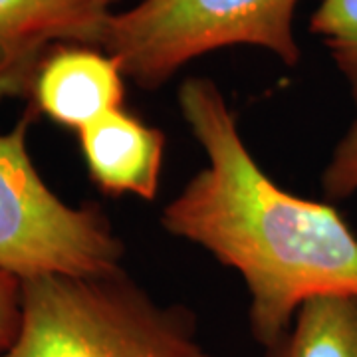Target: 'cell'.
Here are the masks:
<instances>
[{"instance_id": "1", "label": "cell", "mask_w": 357, "mask_h": 357, "mask_svg": "<svg viewBox=\"0 0 357 357\" xmlns=\"http://www.w3.org/2000/svg\"><path fill=\"white\" fill-rule=\"evenodd\" d=\"M177 102L206 167L163 208L161 225L243 276L256 342H276L312 298L357 296V236L342 215L268 177L213 79H185Z\"/></svg>"}, {"instance_id": "2", "label": "cell", "mask_w": 357, "mask_h": 357, "mask_svg": "<svg viewBox=\"0 0 357 357\" xmlns=\"http://www.w3.org/2000/svg\"><path fill=\"white\" fill-rule=\"evenodd\" d=\"M0 357H215L181 306H161L123 270L22 282V321Z\"/></svg>"}, {"instance_id": "3", "label": "cell", "mask_w": 357, "mask_h": 357, "mask_svg": "<svg viewBox=\"0 0 357 357\" xmlns=\"http://www.w3.org/2000/svg\"><path fill=\"white\" fill-rule=\"evenodd\" d=\"M300 0H135L112 16L102 48L126 77L157 89L204 54L250 46L282 64L300 62L294 16Z\"/></svg>"}, {"instance_id": "4", "label": "cell", "mask_w": 357, "mask_h": 357, "mask_svg": "<svg viewBox=\"0 0 357 357\" xmlns=\"http://www.w3.org/2000/svg\"><path fill=\"white\" fill-rule=\"evenodd\" d=\"M36 112L0 133V268L20 280L103 276L121 270L123 243L98 206L66 204L26 147Z\"/></svg>"}, {"instance_id": "5", "label": "cell", "mask_w": 357, "mask_h": 357, "mask_svg": "<svg viewBox=\"0 0 357 357\" xmlns=\"http://www.w3.org/2000/svg\"><path fill=\"white\" fill-rule=\"evenodd\" d=\"M119 0H0V100L30 96L44 56L58 44L102 48Z\"/></svg>"}, {"instance_id": "6", "label": "cell", "mask_w": 357, "mask_h": 357, "mask_svg": "<svg viewBox=\"0 0 357 357\" xmlns=\"http://www.w3.org/2000/svg\"><path fill=\"white\" fill-rule=\"evenodd\" d=\"M123 70L112 54L86 44H58L40 62L30 88L32 109L82 131L123 107Z\"/></svg>"}, {"instance_id": "7", "label": "cell", "mask_w": 357, "mask_h": 357, "mask_svg": "<svg viewBox=\"0 0 357 357\" xmlns=\"http://www.w3.org/2000/svg\"><path fill=\"white\" fill-rule=\"evenodd\" d=\"M91 181L112 197L153 201L165 159V133L123 107L77 131Z\"/></svg>"}, {"instance_id": "8", "label": "cell", "mask_w": 357, "mask_h": 357, "mask_svg": "<svg viewBox=\"0 0 357 357\" xmlns=\"http://www.w3.org/2000/svg\"><path fill=\"white\" fill-rule=\"evenodd\" d=\"M264 357H357V296L328 294L307 300Z\"/></svg>"}, {"instance_id": "9", "label": "cell", "mask_w": 357, "mask_h": 357, "mask_svg": "<svg viewBox=\"0 0 357 357\" xmlns=\"http://www.w3.org/2000/svg\"><path fill=\"white\" fill-rule=\"evenodd\" d=\"M310 30L330 52L357 105V0H319Z\"/></svg>"}, {"instance_id": "10", "label": "cell", "mask_w": 357, "mask_h": 357, "mask_svg": "<svg viewBox=\"0 0 357 357\" xmlns=\"http://www.w3.org/2000/svg\"><path fill=\"white\" fill-rule=\"evenodd\" d=\"M321 187L330 199H344L357 191V119L337 143L321 175Z\"/></svg>"}, {"instance_id": "11", "label": "cell", "mask_w": 357, "mask_h": 357, "mask_svg": "<svg viewBox=\"0 0 357 357\" xmlns=\"http://www.w3.org/2000/svg\"><path fill=\"white\" fill-rule=\"evenodd\" d=\"M22 321V280L0 268V351L8 349Z\"/></svg>"}]
</instances>
